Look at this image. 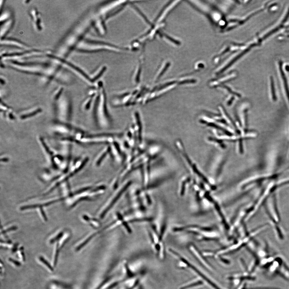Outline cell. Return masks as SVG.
I'll list each match as a JSON object with an SVG mask.
<instances>
[{
    "label": "cell",
    "mask_w": 289,
    "mask_h": 289,
    "mask_svg": "<svg viewBox=\"0 0 289 289\" xmlns=\"http://www.w3.org/2000/svg\"><path fill=\"white\" fill-rule=\"evenodd\" d=\"M9 261H11V262L12 263H13L14 265L15 266H21V263L18 261L15 260V259H12V258H10L9 259Z\"/></svg>",
    "instance_id": "52a82bcc"
},
{
    "label": "cell",
    "mask_w": 289,
    "mask_h": 289,
    "mask_svg": "<svg viewBox=\"0 0 289 289\" xmlns=\"http://www.w3.org/2000/svg\"><path fill=\"white\" fill-rule=\"evenodd\" d=\"M58 246H57L56 248L55 249V251H54V254H53V265L54 266H56L57 263L58 257Z\"/></svg>",
    "instance_id": "5b68a950"
},
{
    "label": "cell",
    "mask_w": 289,
    "mask_h": 289,
    "mask_svg": "<svg viewBox=\"0 0 289 289\" xmlns=\"http://www.w3.org/2000/svg\"><path fill=\"white\" fill-rule=\"evenodd\" d=\"M39 259H40V261H41V262L43 263V264L45 265L47 267V268H48V269H50L51 271H53V267L51 266L50 264L48 262L47 260H46V259H45L44 257H42V256H41V257H40V258H39Z\"/></svg>",
    "instance_id": "3957f363"
},
{
    "label": "cell",
    "mask_w": 289,
    "mask_h": 289,
    "mask_svg": "<svg viewBox=\"0 0 289 289\" xmlns=\"http://www.w3.org/2000/svg\"><path fill=\"white\" fill-rule=\"evenodd\" d=\"M39 112V110H38L37 111H35V112H34L32 114H28V115H26V116H22V118H27L30 117V116H32L33 115H34V114H36L37 113H38Z\"/></svg>",
    "instance_id": "ba28073f"
},
{
    "label": "cell",
    "mask_w": 289,
    "mask_h": 289,
    "mask_svg": "<svg viewBox=\"0 0 289 289\" xmlns=\"http://www.w3.org/2000/svg\"><path fill=\"white\" fill-rule=\"evenodd\" d=\"M110 149V148L108 147V148H107V149H105V150L104 151V152L102 154V155H101V156L98 159L97 162V165H99L100 164V163H101L102 160L104 158H105L106 156H107V153L109 152Z\"/></svg>",
    "instance_id": "277c9868"
},
{
    "label": "cell",
    "mask_w": 289,
    "mask_h": 289,
    "mask_svg": "<svg viewBox=\"0 0 289 289\" xmlns=\"http://www.w3.org/2000/svg\"><path fill=\"white\" fill-rule=\"evenodd\" d=\"M124 267L125 269V278L123 280V281H126V280H130L136 277V273L131 271L127 263H124Z\"/></svg>",
    "instance_id": "7a4b0ae2"
},
{
    "label": "cell",
    "mask_w": 289,
    "mask_h": 289,
    "mask_svg": "<svg viewBox=\"0 0 289 289\" xmlns=\"http://www.w3.org/2000/svg\"><path fill=\"white\" fill-rule=\"evenodd\" d=\"M271 94H272V99H273V101H276V94H275V90L274 86V83H273V80H271Z\"/></svg>",
    "instance_id": "8992f818"
},
{
    "label": "cell",
    "mask_w": 289,
    "mask_h": 289,
    "mask_svg": "<svg viewBox=\"0 0 289 289\" xmlns=\"http://www.w3.org/2000/svg\"><path fill=\"white\" fill-rule=\"evenodd\" d=\"M131 184V182H129L127 183V184H126V185H125V186H124V187H123V188H122L120 191V192H119L118 193L117 195H116V196H115V197L114 198V199H113V200H112V201H111V203H110V205H109L108 207H107L105 210H104V211L102 212V214H101V218H103L105 216V214H107V213L108 212L109 210H111V208H112V207H113V206L114 205V204H115L116 203V202L119 200V199L120 198L121 196L123 195V192L126 190V189H127V188L129 187Z\"/></svg>",
    "instance_id": "6da1fadb"
}]
</instances>
